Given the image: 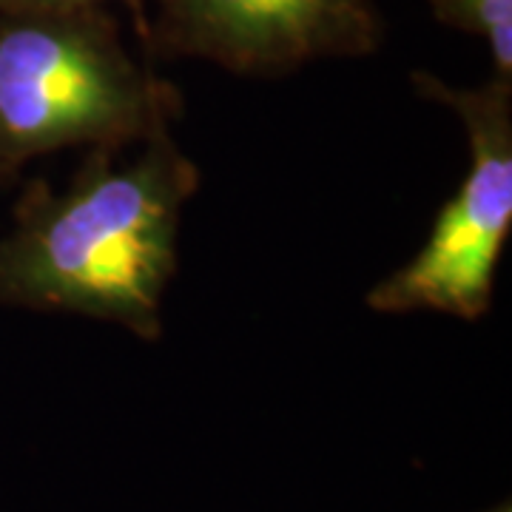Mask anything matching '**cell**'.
<instances>
[{
    "instance_id": "cell-1",
    "label": "cell",
    "mask_w": 512,
    "mask_h": 512,
    "mask_svg": "<svg viewBox=\"0 0 512 512\" xmlns=\"http://www.w3.org/2000/svg\"><path fill=\"white\" fill-rule=\"evenodd\" d=\"M117 151L89 148L63 191L43 180L23 191L0 234V305L103 319L157 342L200 168L171 128L126 163Z\"/></svg>"
},
{
    "instance_id": "cell-2",
    "label": "cell",
    "mask_w": 512,
    "mask_h": 512,
    "mask_svg": "<svg viewBox=\"0 0 512 512\" xmlns=\"http://www.w3.org/2000/svg\"><path fill=\"white\" fill-rule=\"evenodd\" d=\"M180 109L106 6L0 12V177L60 148L143 143Z\"/></svg>"
},
{
    "instance_id": "cell-3",
    "label": "cell",
    "mask_w": 512,
    "mask_h": 512,
    "mask_svg": "<svg viewBox=\"0 0 512 512\" xmlns=\"http://www.w3.org/2000/svg\"><path fill=\"white\" fill-rule=\"evenodd\" d=\"M410 80L421 97L456 114L470 168L416 256L367 293V308L476 322L493 305L495 271L512 228V83L493 77L478 89H458L430 72H413Z\"/></svg>"
},
{
    "instance_id": "cell-4",
    "label": "cell",
    "mask_w": 512,
    "mask_h": 512,
    "mask_svg": "<svg viewBox=\"0 0 512 512\" xmlns=\"http://www.w3.org/2000/svg\"><path fill=\"white\" fill-rule=\"evenodd\" d=\"M143 35L165 55L237 74H285L330 57H365L382 40L373 0H148ZM146 3V6H148Z\"/></svg>"
},
{
    "instance_id": "cell-5",
    "label": "cell",
    "mask_w": 512,
    "mask_h": 512,
    "mask_svg": "<svg viewBox=\"0 0 512 512\" xmlns=\"http://www.w3.org/2000/svg\"><path fill=\"white\" fill-rule=\"evenodd\" d=\"M433 15L464 35L481 37L498 80L512 83V0H427Z\"/></svg>"
},
{
    "instance_id": "cell-6",
    "label": "cell",
    "mask_w": 512,
    "mask_h": 512,
    "mask_svg": "<svg viewBox=\"0 0 512 512\" xmlns=\"http://www.w3.org/2000/svg\"><path fill=\"white\" fill-rule=\"evenodd\" d=\"M109 3H126L137 9L143 18L148 0H0V12H26V9H77V6H109Z\"/></svg>"
},
{
    "instance_id": "cell-7",
    "label": "cell",
    "mask_w": 512,
    "mask_h": 512,
    "mask_svg": "<svg viewBox=\"0 0 512 512\" xmlns=\"http://www.w3.org/2000/svg\"><path fill=\"white\" fill-rule=\"evenodd\" d=\"M493 512H510V507L504 504V507H498V510H493Z\"/></svg>"
}]
</instances>
